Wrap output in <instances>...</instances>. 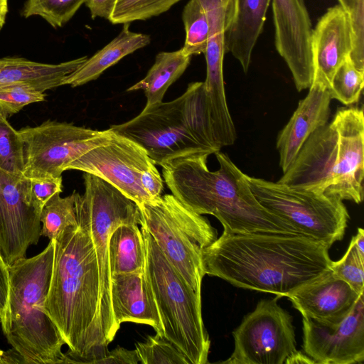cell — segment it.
I'll return each mask as SVG.
<instances>
[{
	"label": "cell",
	"instance_id": "1",
	"mask_svg": "<svg viewBox=\"0 0 364 364\" xmlns=\"http://www.w3.org/2000/svg\"><path fill=\"white\" fill-rule=\"evenodd\" d=\"M330 247L303 235L223 232L203 249V267L237 287L287 297L331 269Z\"/></svg>",
	"mask_w": 364,
	"mask_h": 364
},
{
	"label": "cell",
	"instance_id": "2",
	"mask_svg": "<svg viewBox=\"0 0 364 364\" xmlns=\"http://www.w3.org/2000/svg\"><path fill=\"white\" fill-rule=\"evenodd\" d=\"M45 309L68 351L65 363L100 364L109 351L102 318L101 282L95 247L79 223L55 237Z\"/></svg>",
	"mask_w": 364,
	"mask_h": 364
},
{
	"label": "cell",
	"instance_id": "3",
	"mask_svg": "<svg viewBox=\"0 0 364 364\" xmlns=\"http://www.w3.org/2000/svg\"><path fill=\"white\" fill-rule=\"evenodd\" d=\"M215 155L220 166L215 171L208 168L207 154L178 158L162 165L171 194L193 212L215 216L227 233L301 235L259 203L247 175L226 154L220 151Z\"/></svg>",
	"mask_w": 364,
	"mask_h": 364
},
{
	"label": "cell",
	"instance_id": "4",
	"mask_svg": "<svg viewBox=\"0 0 364 364\" xmlns=\"http://www.w3.org/2000/svg\"><path fill=\"white\" fill-rule=\"evenodd\" d=\"M141 146L155 164L198 154L220 151L203 82L189 83L178 97L150 106L133 119L109 127Z\"/></svg>",
	"mask_w": 364,
	"mask_h": 364
},
{
	"label": "cell",
	"instance_id": "5",
	"mask_svg": "<svg viewBox=\"0 0 364 364\" xmlns=\"http://www.w3.org/2000/svg\"><path fill=\"white\" fill-rule=\"evenodd\" d=\"M54 252L55 240H51L39 254L9 267V309L2 331L23 363H65V341L45 309Z\"/></svg>",
	"mask_w": 364,
	"mask_h": 364
},
{
	"label": "cell",
	"instance_id": "6",
	"mask_svg": "<svg viewBox=\"0 0 364 364\" xmlns=\"http://www.w3.org/2000/svg\"><path fill=\"white\" fill-rule=\"evenodd\" d=\"M145 271L157 305L163 336L186 357L189 364L208 363L210 341L205 328L201 295L198 294L141 227Z\"/></svg>",
	"mask_w": 364,
	"mask_h": 364
},
{
	"label": "cell",
	"instance_id": "7",
	"mask_svg": "<svg viewBox=\"0 0 364 364\" xmlns=\"http://www.w3.org/2000/svg\"><path fill=\"white\" fill-rule=\"evenodd\" d=\"M141 227L146 230L166 258L199 295L205 275L203 250L218 238L217 230L202 215L172 194L138 205Z\"/></svg>",
	"mask_w": 364,
	"mask_h": 364
},
{
	"label": "cell",
	"instance_id": "8",
	"mask_svg": "<svg viewBox=\"0 0 364 364\" xmlns=\"http://www.w3.org/2000/svg\"><path fill=\"white\" fill-rule=\"evenodd\" d=\"M85 191L77 198V221L89 234L97 259L102 296V318L105 333L109 344L119 328L111 307V272L108 247L113 231L120 225H140L138 205L113 185L102 178L84 173Z\"/></svg>",
	"mask_w": 364,
	"mask_h": 364
},
{
	"label": "cell",
	"instance_id": "9",
	"mask_svg": "<svg viewBox=\"0 0 364 364\" xmlns=\"http://www.w3.org/2000/svg\"><path fill=\"white\" fill-rule=\"evenodd\" d=\"M247 179L259 203L301 235L323 241L330 247L343 239L350 217L339 198L299 191L247 175Z\"/></svg>",
	"mask_w": 364,
	"mask_h": 364
},
{
	"label": "cell",
	"instance_id": "10",
	"mask_svg": "<svg viewBox=\"0 0 364 364\" xmlns=\"http://www.w3.org/2000/svg\"><path fill=\"white\" fill-rule=\"evenodd\" d=\"M18 131L24 146L23 175L29 178L61 176L73 161L114 134L110 128L99 131L51 120Z\"/></svg>",
	"mask_w": 364,
	"mask_h": 364
},
{
	"label": "cell",
	"instance_id": "11",
	"mask_svg": "<svg viewBox=\"0 0 364 364\" xmlns=\"http://www.w3.org/2000/svg\"><path fill=\"white\" fill-rule=\"evenodd\" d=\"M262 299L232 332L235 348L228 364H284L296 350L292 316L277 303Z\"/></svg>",
	"mask_w": 364,
	"mask_h": 364
},
{
	"label": "cell",
	"instance_id": "12",
	"mask_svg": "<svg viewBox=\"0 0 364 364\" xmlns=\"http://www.w3.org/2000/svg\"><path fill=\"white\" fill-rule=\"evenodd\" d=\"M152 164L154 162L141 146L114 132L106 142L73 161L68 170L97 176L140 205L154 200L141 181L143 172Z\"/></svg>",
	"mask_w": 364,
	"mask_h": 364
},
{
	"label": "cell",
	"instance_id": "13",
	"mask_svg": "<svg viewBox=\"0 0 364 364\" xmlns=\"http://www.w3.org/2000/svg\"><path fill=\"white\" fill-rule=\"evenodd\" d=\"M41 211L32 197L31 179L0 169V256L8 267L38 244Z\"/></svg>",
	"mask_w": 364,
	"mask_h": 364
},
{
	"label": "cell",
	"instance_id": "14",
	"mask_svg": "<svg viewBox=\"0 0 364 364\" xmlns=\"http://www.w3.org/2000/svg\"><path fill=\"white\" fill-rule=\"evenodd\" d=\"M364 294L339 323L303 317V348L318 364H354L364 360Z\"/></svg>",
	"mask_w": 364,
	"mask_h": 364
},
{
	"label": "cell",
	"instance_id": "15",
	"mask_svg": "<svg viewBox=\"0 0 364 364\" xmlns=\"http://www.w3.org/2000/svg\"><path fill=\"white\" fill-rule=\"evenodd\" d=\"M275 47L290 70L296 88H309L313 81L311 21L304 0H272Z\"/></svg>",
	"mask_w": 364,
	"mask_h": 364
},
{
	"label": "cell",
	"instance_id": "16",
	"mask_svg": "<svg viewBox=\"0 0 364 364\" xmlns=\"http://www.w3.org/2000/svg\"><path fill=\"white\" fill-rule=\"evenodd\" d=\"M337 157L338 132L332 122H328L310 135L277 182L293 189L328 195Z\"/></svg>",
	"mask_w": 364,
	"mask_h": 364
},
{
	"label": "cell",
	"instance_id": "17",
	"mask_svg": "<svg viewBox=\"0 0 364 364\" xmlns=\"http://www.w3.org/2000/svg\"><path fill=\"white\" fill-rule=\"evenodd\" d=\"M331 122L338 132V162L328 195L360 203L363 199L364 176L363 109L341 108Z\"/></svg>",
	"mask_w": 364,
	"mask_h": 364
},
{
	"label": "cell",
	"instance_id": "18",
	"mask_svg": "<svg viewBox=\"0 0 364 364\" xmlns=\"http://www.w3.org/2000/svg\"><path fill=\"white\" fill-rule=\"evenodd\" d=\"M360 295L330 269L287 297L304 318L335 325L348 315Z\"/></svg>",
	"mask_w": 364,
	"mask_h": 364
},
{
	"label": "cell",
	"instance_id": "19",
	"mask_svg": "<svg viewBox=\"0 0 364 364\" xmlns=\"http://www.w3.org/2000/svg\"><path fill=\"white\" fill-rule=\"evenodd\" d=\"M352 50V36L348 14L340 6H333L318 21L313 29L311 52L312 83L328 90L340 65Z\"/></svg>",
	"mask_w": 364,
	"mask_h": 364
},
{
	"label": "cell",
	"instance_id": "20",
	"mask_svg": "<svg viewBox=\"0 0 364 364\" xmlns=\"http://www.w3.org/2000/svg\"><path fill=\"white\" fill-rule=\"evenodd\" d=\"M111 307L117 326L134 322L151 326L163 336L157 305L144 268L111 275Z\"/></svg>",
	"mask_w": 364,
	"mask_h": 364
},
{
	"label": "cell",
	"instance_id": "21",
	"mask_svg": "<svg viewBox=\"0 0 364 364\" xmlns=\"http://www.w3.org/2000/svg\"><path fill=\"white\" fill-rule=\"evenodd\" d=\"M309 89V93L299 101L277 137V149L283 173L291 166L310 135L328 121L332 100L328 90L316 83H312Z\"/></svg>",
	"mask_w": 364,
	"mask_h": 364
},
{
	"label": "cell",
	"instance_id": "22",
	"mask_svg": "<svg viewBox=\"0 0 364 364\" xmlns=\"http://www.w3.org/2000/svg\"><path fill=\"white\" fill-rule=\"evenodd\" d=\"M271 1L235 0L234 16L225 33V50L239 61L245 73L249 69Z\"/></svg>",
	"mask_w": 364,
	"mask_h": 364
},
{
	"label": "cell",
	"instance_id": "23",
	"mask_svg": "<svg viewBox=\"0 0 364 364\" xmlns=\"http://www.w3.org/2000/svg\"><path fill=\"white\" fill-rule=\"evenodd\" d=\"M87 59V56H82L58 64H48L23 58H0V87L26 83L45 92L63 85L65 78Z\"/></svg>",
	"mask_w": 364,
	"mask_h": 364
},
{
	"label": "cell",
	"instance_id": "24",
	"mask_svg": "<svg viewBox=\"0 0 364 364\" xmlns=\"http://www.w3.org/2000/svg\"><path fill=\"white\" fill-rule=\"evenodd\" d=\"M203 7L208 20L209 33L206 50L207 87L224 86L223 59L225 50V33L232 21L235 0H198Z\"/></svg>",
	"mask_w": 364,
	"mask_h": 364
},
{
	"label": "cell",
	"instance_id": "25",
	"mask_svg": "<svg viewBox=\"0 0 364 364\" xmlns=\"http://www.w3.org/2000/svg\"><path fill=\"white\" fill-rule=\"evenodd\" d=\"M123 25L119 33L68 75L63 85H69L75 87L95 80L121 59L150 43L149 35L130 31L129 23Z\"/></svg>",
	"mask_w": 364,
	"mask_h": 364
},
{
	"label": "cell",
	"instance_id": "26",
	"mask_svg": "<svg viewBox=\"0 0 364 364\" xmlns=\"http://www.w3.org/2000/svg\"><path fill=\"white\" fill-rule=\"evenodd\" d=\"M191 56L182 49L159 53L146 76L127 91L143 90L146 97L145 106L162 102L168 87L176 81L189 65Z\"/></svg>",
	"mask_w": 364,
	"mask_h": 364
},
{
	"label": "cell",
	"instance_id": "27",
	"mask_svg": "<svg viewBox=\"0 0 364 364\" xmlns=\"http://www.w3.org/2000/svg\"><path fill=\"white\" fill-rule=\"evenodd\" d=\"M108 254L111 275L144 269L146 250L139 225L124 223L119 225L111 235Z\"/></svg>",
	"mask_w": 364,
	"mask_h": 364
},
{
	"label": "cell",
	"instance_id": "28",
	"mask_svg": "<svg viewBox=\"0 0 364 364\" xmlns=\"http://www.w3.org/2000/svg\"><path fill=\"white\" fill-rule=\"evenodd\" d=\"M55 194L43 205L40 213L41 236L54 240L65 228L77 225V198L78 193L62 198Z\"/></svg>",
	"mask_w": 364,
	"mask_h": 364
},
{
	"label": "cell",
	"instance_id": "29",
	"mask_svg": "<svg viewBox=\"0 0 364 364\" xmlns=\"http://www.w3.org/2000/svg\"><path fill=\"white\" fill-rule=\"evenodd\" d=\"M186 31L183 52L189 56L204 53L208 43L209 24L206 13L198 0H189L183 10Z\"/></svg>",
	"mask_w": 364,
	"mask_h": 364
},
{
	"label": "cell",
	"instance_id": "30",
	"mask_svg": "<svg viewBox=\"0 0 364 364\" xmlns=\"http://www.w3.org/2000/svg\"><path fill=\"white\" fill-rule=\"evenodd\" d=\"M86 0H27L21 10L24 18L39 16L55 28L68 23Z\"/></svg>",
	"mask_w": 364,
	"mask_h": 364
},
{
	"label": "cell",
	"instance_id": "31",
	"mask_svg": "<svg viewBox=\"0 0 364 364\" xmlns=\"http://www.w3.org/2000/svg\"><path fill=\"white\" fill-rule=\"evenodd\" d=\"M181 0H117L109 18L112 24L130 23L157 16Z\"/></svg>",
	"mask_w": 364,
	"mask_h": 364
},
{
	"label": "cell",
	"instance_id": "32",
	"mask_svg": "<svg viewBox=\"0 0 364 364\" xmlns=\"http://www.w3.org/2000/svg\"><path fill=\"white\" fill-rule=\"evenodd\" d=\"M364 83V71L358 69L348 55L336 71L328 89L331 99L346 105L357 102Z\"/></svg>",
	"mask_w": 364,
	"mask_h": 364
},
{
	"label": "cell",
	"instance_id": "33",
	"mask_svg": "<svg viewBox=\"0 0 364 364\" xmlns=\"http://www.w3.org/2000/svg\"><path fill=\"white\" fill-rule=\"evenodd\" d=\"M0 169L14 174L23 175L24 170L23 141L16 130L0 115Z\"/></svg>",
	"mask_w": 364,
	"mask_h": 364
},
{
	"label": "cell",
	"instance_id": "34",
	"mask_svg": "<svg viewBox=\"0 0 364 364\" xmlns=\"http://www.w3.org/2000/svg\"><path fill=\"white\" fill-rule=\"evenodd\" d=\"M140 364H189L183 353L164 336H149L135 344Z\"/></svg>",
	"mask_w": 364,
	"mask_h": 364
},
{
	"label": "cell",
	"instance_id": "35",
	"mask_svg": "<svg viewBox=\"0 0 364 364\" xmlns=\"http://www.w3.org/2000/svg\"><path fill=\"white\" fill-rule=\"evenodd\" d=\"M46 94L35 86L18 83L0 87V115L6 119L25 106L45 100Z\"/></svg>",
	"mask_w": 364,
	"mask_h": 364
},
{
	"label": "cell",
	"instance_id": "36",
	"mask_svg": "<svg viewBox=\"0 0 364 364\" xmlns=\"http://www.w3.org/2000/svg\"><path fill=\"white\" fill-rule=\"evenodd\" d=\"M364 256L361 255L350 240L348 248L339 260L332 261L331 269L347 282L358 294L364 292Z\"/></svg>",
	"mask_w": 364,
	"mask_h": 364
},
{
	"label": "cell",
	"instance_id": "37",
	"mask_svg": "<svg viewBox=\"0 0 364 364\" xmlns=\"http://www.w3.org/2000/svg\"><path fill=\"white\" fill-rule=\"evenodd\" d=\"M31 179V191L33 199L41 210L43 205L55 194L62 191V176L56 178H37Z\"/></svg>",
	"mask_w": 364,
	"mask_h": 364
},
{
	"label": "cell",
	"instance_id": "38",
	"mask_svg": "<svg viewBox=\"0 0 364 364\" xmlns=\"http://www.w3.org/2000/svg\"><path fill=\"white\" fill-rule=\"evenodd\" d=\"M9 293V267L0 256V322L2 331L5 328L6 324Z\"/></svg>",
	"mask_w": 364,
	"mask_h": 364
},
{
	"label": "cell",
	"instance_id": "39",
	"mask_svg": "<svg viewBox=\"0 0 364 364\" xmlns=\"http://www.w3.org/2000/svg\"><path fill=\"white\" fill-rule=\"evenodd\" d=\"M141 181L143 188L153 200L161 196L164 183L155 164H152L143 172Z\"/></svg>",
	"mask_w": 364,
	"mask_h": 364
},
{
	"label": "cell",
	"instance_id": "40",
	"mask_svg": "<svg viewBox=\"0 0 364 364\" xmlns=\"http://www.w3.org/2000/svg\"><path fill=\"white\" fill-rule=\"evenodd\" d=\"M140 361L136 350H128L117 347L108 351L100 364H139Z\"/></svg>",
	"mask_w": 364,
	"mask_h": 364
},
{
	"label": "cell",
	"instance_id": "41",
	"mask_svg": "<svg viewBox=\"0 0 364 364\" xmlns=\"http://www.w3.org/2000/svg\"><path fill=\"white\" fill-rule=\"evenodd\" d=\"M117 0H86L85 4L89 9L92 19L97 17L109 20Z\"/></svg>",
	"mask_w": 364,
	"mask_h": 364
},
{
	"label": "cell",
	"instance_id": "42",
	"mask_svg": "<svg viewBox=\"0 0 364 364\" xmlns=\"http://www.w3.org/2000/svg\"><path fill=\"white\" fill-rule=\"evenodd\" d=\"M285 364H302V363H315L314 360L311 359L306 354L298 351L297 350L290 355L285 360Z\"/></svg>",
	"mask_w": 364,
	"mask_h": 364
},
{
	"label": "cell",
	"instance_id": "43",
	"mask_svg": "<svg viewBox=\"0 0 364 364\" xmlns=\"http://www.w3.org/2000/svg\"><path fill=\"white\" fill-rule=\"evenodd\" d=\"M355 247L358 252L364 256V230L362 228H358L357 234L352 237Z\"/></svg>",
	"mask_w": 364,
	"mask_h": 364
},
{
	"label": "cell",
	"instance_id": "44",
	"mask_svg": "<svg viewBox=\"0 0 364 364\" xmlns=\"http://www.w3.org/2000/svg\"><path fill=\"white\" fill-rule=\"evenodd\" d=\"M8 13V0H0V31L2 29Z\"/></svg>",
	"mask_w": 364,
	"mask_h": 364
},
{
	"label": "cell",
	"instance_id": "45",
	"mask_svg": "<svg viewBox=\"0 0 364 364\" xmlns=\"http://www.w3.org/2000/svg\"><path fill=\"white\" fill-rule=\"evenodd\" d=\"M339 5L347 12L353 10L363 0H338Z\"/></svg>",
	"mask_w": 364,
	"mask_h": 364
},
{
	"label": "cell",
	"instance_id": "46",
	"mask_svg": "<svg viewBox=\"0 0 364 364\" xmlns=\"http://www.w3.org/2000/svg\"><path fill=\"white\" fill-rule=\"evenodd\" d=\"M0 364H5V352L0 348Z\"/></svg>",
	"mask_w": 364,
	"mask_h": 364
}]
</instances>
